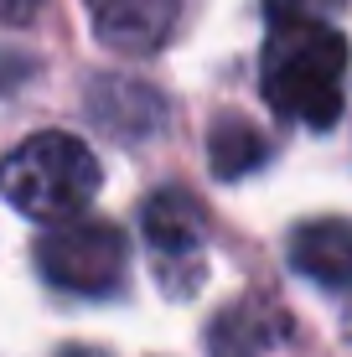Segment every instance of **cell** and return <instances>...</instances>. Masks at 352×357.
<instances>
[{
    "instance_id": "cell-1",
    "label": "cell",
    "mask_w": 352,
    "mask_h": 357,
    "mask_svg": "<svg viewBox=\"0 0 352 357\" xmlns=\"http://www.w3.org/2000/svg\"><path fill=\"white\" fill-rule=\"evenodd\" d=\"M347 83V36L326 26L321 16H270L259 57L264 104L290 125L332 130L342 114Z\"/></svg>"
},
{
    "instance_id": "cell-2",
    "label": "cell",
    "mask_w": 352,
    "mask_h": 357,
    "mask_svg": "<svg viewBox=\"0 0 352 357\" xmlns=\"http://www.w3.org/2000/svg\"><path fill=\"white\" fill-rule=\"evenodd\" d=\"M0 197L31 223H63L78 218L99 197V161L78 135L42 130L26 135L0 161Z\"/></svg>"
},
{
    "instance_id": "cell-3",
    "label": "cell",
    "mask_w": 352,
    "mask_h": 357,
    "mask_svg": "<svg viewBox=\"0 0 352 357\" xmlns=\"http://www.w3.org/2000/svg\"><path fill=\"white\" fill-rule=\"evenodd\" d=\"M140 233H145V243H151L161 290L176 295V301H187V295L202 285V275H208V213H202V202L192 192H181V187H166V192L145 197Z\"/></svg>"
},
{
    "instance_id": "cell-4",
    "label": "cell",
    "mask_w": 352,
    "mask_h": 357,
    "mask_svg": "<svg viewBox=\"0 0 352 357\" xmlns=\"http://www.w3.org/2000/svg\"><path fill=\"white\" fill-rule=\"evenodd\" d=\"M125 233L114 223H93V218H63L52 223L36 243V269L47 285L72 290V295H109L125 280Z\"/></svg>"
},
{
    "instance_id": "cell-5",
    "label": "cell",
    "mask_w": 352,
    "mask_h": 357,
    "mask_svg": "<svg viewBox=\"0 0 352 357\" xmlns=\"http://www.w3.org/2000/svg\"><path fill=\"white\" fill-rule=\"evenodd\" d=\"M83 6H89V21L104 47L130 57H151L171 36L181 0H83Z\"/></svg>"
},
{
    "instance_id": "cell-6",
    "label": "cell",
    "mask_w": 352,
    "mask_h": 357,
    "mask_svg": "<svg viewBox=\"0 0 352 357\" xmlns=\"http://www.w3.org/2000/svg\"><path fill=\"white\" fill-rule=\"evenodd\" d=\"M290 269L326 290H352V223L316 218L290 233Z\"/></svg>"
},
{
    "instance_id": "cell-7",
    "label": "cell",
    "mask_w": 352,
    "mask_h": 357,
    "mask_svg": "<svg viewBox=\"0 0 352 357\" xmlns=\"http://www.w3.org/2000/svg\"><path fill=\"white\" fill-rule=\"evenodd\" d=\"M280 337H285V316L270 311L264 301H244V305H228L213 321L208 347L213 357H264Z\"/></svg>"
},
{
    "instance_id": "cell-8",
    "label": "cell",
    "mask_w": 352,
    "mask_h": 357,
    "mask_svg": "<svg viewBox=\"0 0 352 357\" xmlns=\"http://www.w3.org/2000/svg\"><path fill=\"white\" fill-rule=\"evenodd\" d=\"M208 161L223 181H238V176H249L254 166L270 161V145H264V135L254 130L244 114H223L208 135Z\"/></svg>"
},
{
    "instance_id": "cell-9",
    "label": "cell",
    "mask_w": 352,
    "mask_h": 357,
    "mask_svg": "<svg viewBox=\"0 0 352 357\" xmlns=\"http://www.w3.org/2000/svg\"><path fill=\"white\" fill-rule=\"evenodd\" d=\"M36 10H42V0H0V21L6 26H26V21H36Z\"/></svg>"
}]
</instances>
